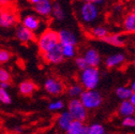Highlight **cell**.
Returning a JSON list of instances; mask_svg holds the SVG:
<instances>
[{"label":"cell","mask_w":135,"mask_h":134,"mask_svg":"<svg viewBox=\"0 0 135 134\" xmlns=\"http://www.w3.org/2000/svg\"><path fill=\"white\" fill-rule=\"evenodd\" d=\"M83 56L86 61L87 65L90 66V67H99L101 64L100 54L95 48H92V47L87 48L84 51Z\"/></svg>","instance_id":"9"},{"label":"cell","mask_w":135,"mask_h":134,"mask_svg":"<svg viewBox=\"0 0 135 134\" xmlns=\"http://www.w3.org/2000/svg\"><path fill=\"white\" fill-rule=\"evenodd\" d=\"M88 33L92 38L101 40L109 34V30H108L105 26H103V25H95V26H93V27L89 28Z\"/></svg>","instance_id":"20"},{"label":"cell","mask_w":135,"mask_h":134,"mask_svg":"<svg viewBox=\"0 0 135 134\" xmlns=\"http://www.w3.org/2000/svg\"><path fill=\"white\" fill-rule=\"evenodd\" d=\"M100 71L98 67H90L81 70L80 84L84 89H96L100 82Z\"/></svg>","instance_id":"2"},{"label":"cell","mask_w":135,"mask_h":134,"mask_svg":"<svg viewBox=\"0 0 135 134\" xmlns=\"http://www.w3.org/2000/svg\"><path fill=\"white\" fill-rule=\"evenodd\" d=\"M16 37L22 43H28L30 41H33L35 40L34 32L23 26V25L18 26L16 30Z\"/></svg>","instance_id":"14"},{"label":"cell","mask_w":135,"mask_h":134,"mask_svg":"<svg viewBox=\"0 0 135 134\" xmlns=\"http://www.w3.org/2000/svg\"><path fill=\"white\" fill-rule=\"evenodd\" d=\"M75 65L76 67L78 68L80 70H83L84 69H85V68L88 67V65H87L86 61H85V59L84 58V56H77L75 58Z\"/></svg>","instance_id":"32"},{"label":"cell","mask_w":135,"mask_h":134,"mask_svg":"<svg viewBox=\"0 0 135 134\" xmlns=\"http://www.w3.org/2000/svg\"><path fill=\"white\" fill-rule=\"evenodd\" d=\"M17 23V17L12 11H2L0 13V27L11 28Z\"/></svg>","instance_id":"11"},{"label":"cell","mask_w":135,"mask_h":134,"mask_svg":"<svg viewBox=\"0 0 135 134\" xmlns=\"http://www.w3.org/2000/svg\"><path fill=\"white\" fill-rule=\"evenodd\" d=\"M73 120V117L71 116L69 111H64L62 112L60 114L57 116L56 118V125L58 128L62 131H66L70 125V123Z\"/></svg>","instance_id":"15"},{"label":"cell","mask_w":135,"mask_h":134,"mask_svg":"<svg viewBox=\"0 0 135 134\" xmlns=\"http://www.w3.org/2000/svg\"><path fill=\"white\" fill-rule=\"evenodd\" d=\"M122 126L125 127V128H135V116L134 115H129V116L123 117Z\"/></svg>","instance_id":"28"},{"label":"cell","mask_w":135,"mask_h":134,"mask_svg":"<svg viewBox=\"0 0 135 134\" xmlns=\"http://www.w3.org/2000/svg\"><path fill=\"white\" fill-rule=\"evenodd\" d=\"M28 1H29L30 4H32V5L34 6V5L37 4V3H38V1H40V0H28Z\"/></svg>","instance_id":"39"},{"label":"cell","mask_w":135,"mask_h":134,"mask_svg":"<svg viewBox=\"0 0 135 134\" xmlns=\"http://www.w3.org/2000/svg\"><path fill=\"white\" fill-rule=\"evenodd\" d=\"M11 58V54L5 49H0V65L6 64Z\"/></svg>","instance_id":"30"},{"label":"cell","mask_w":135,"mask_h":134,"mask_svg":"<svg viewBox=\"0 0 135 134\" xmlns=\"http://www.w3.org/2000/svg\"><path fill=\"white\" fill-rule=\"evenodd\" d=\"M43 58L46 61L47 63L53 64V65H56V64H60L63 62L64 58L63 54L61 51V45L58 44L54 48L50 49L49 51L45 52L44 54H42Z\"/></svg>","instance_id":"6"},{"label":"cell","mask_w":135,"mask_h":134,"mask_svg":"<svg viewBox=\"0 0 135 134\" xmlns=\"http://www.w3.org/2000/svg\"><path fill=\"white\" fill-rule=\"evenodd\" d=\"M0 87L5 88V89H8V88L9 87V83H7V82L0 83Z\"/></svg>","instance_id":"35"},{"label":"cell","mask_w":135,"mask_h":134,"mask_svg":"<svg viewBox=\"0 0 135 134\" xmlns=\"http://www.w3.org/2000/svg\"><path fill=\"white\" fill-rule=\"evenodd\" d=\"M0 101L4 104H9L11 103V98L8 93L7 89L0 87Z\"/></svg>","instance_id":"29"},{"label":"cell","mask_w":135,"mask_h":134,"mask_svg":"<svg viewBox=\"0 0 135 134\" xmlns=\"http://www.w3.org/2000/svg\"><path fill=\"white\" fill-rule=\"evenodd\" d=\"M44 89L52 96H59L64 92L65 87L61 81L55 78H48L44 82Z\"/></svg>","instance_id":"7"},{"label":"cell","mask_w":135,"mask_h":134,"mask_svg":"<svg viewBox=\"0 0 135 134\" xmlns=\"http://www.w3.org/2000/svg\"><path fill=\"white\" fill-rule=\"evenodd\" d=\"M53 8V3L51 0H40L34 5V9L38 15L42 17H48L51 15Z\"/></svg>","instance_id":"12"},{"label":"cell","mask_w":135,"mask_h":134,"mask_svg":"<svg viewBox=\"0 0 135 134\" xmlns=\"http://www.w3.org/2000/svg\"><path fill=\"white\" fill-rule=\"evenodd\" d=\"M102 41L114 47H123L126 43V39L122 34H108L105 38L102 39Z\"/></svg>","instance_id":"16"},{"label":"cell","mask_w":135,"mask_h":134,"mask_svg":"<svg viewBox=\"0 0 135 134\" xmlns=\"http://www.w3.org/2000/svg\"><path fill=\"white\" fill-rule=\"evenodd\" d=\"M79 1H85V2H95L96 0H79Z\"/></svg>","instance_id":"40"},{"label":"cell","mask_w":135,"mask_h":134,"mask_svg":"<svg viewBox=\"0 0 135 134\" xmlns=\"http://www.w3.org/2000/svg\"><path fill=\"white\" fill-rule=\"evenodd\" d=\"M84 87L82 86L81 84H71L70 87L68 88V95L70 98L71 99H76V98H79L81 96V94L84 91Z\"/></svg>","instance_id":"24"},{"label":"cell","mask_w":135,"mask_h":134,"mask_svg":"<svg viewBox=\"0 0 135 134\" xmlns=\"http://www.w3.org/2000/svg\"><path fill=\"white\" fill-rule=\"evenodd\" d=\"M132 63H133V65H134V67H135V57L133 58V61H132Z\"/></svg>","instance_id":"41"},{"label":"cell","mask_w":135,"mask_h":134,"mask_svg":"<svg viewBox=\"0 0 135 134\" xmlns=\"http://www.w3.org/2000/svg\"><path fill=\"white\" fill-rule=\"evenodd\" d=\"M68 111L71 114L73 119L84 122L87 119V111L88 110L83 105L79 98L71 99L68 103Z\"/></svg>","instance_id":"5"},{"label":"cell","mask_w":135,"mask_h":134,"mask_svg":"<svg viewBox=\"0 0 135 134\" xmlns=\"http://www.w3.org/2000/svg\"><path fill=\"white\" fill-rule=\"evenodd\" d=\"M106 130L101 124L94 123L87 126V134H104Z\"/></svg>","instance_id":"26"},{"label":"cell","mask_w":135,"mask_h":134,"mask_svg":"<svg viewBox=\"0 0 135 134\" xmlns=\"http://www.w3.org/2000/svg\"><path fill=\"white\" fill-rule=\"evenodd\" d=\"M64 58H73L77 55L76 45L73 44H60Z\"/></svg>","instance_id":"23"},{"label":"cell","mask_w":135,"mask_h":134,"mask_svg":"<svg viewBox=\"0 0 135 134\" xmlns=\"http://www.w3.org/2000/svg\"><path fill=\"white\" fill-rule=\"evenodd\" d=\"M11 80V76L9 74L8 70H6L5 69L3 68H0V83H3V82H7V83H9Z\"/></svg>","instance_id":"31"},{"label":"cell","mask_w":135,"mask_h":134,"mask_svg":"<svg viewBox=\"0 0 135 134\" xmlns=\"http://www.w3.org/2000/svg\"><path fill=\"white\" fill-rule=\"evenodd\" d=\"M94 3H95V4H97L98 6L101 7V6H103V5L106 3V0H96Z\"/></svg>","instance_id":"34"},{"label":"cell","mask_w":135,"mask_h":134,"mask_svg":"<svg viewBox=\"0 0 135 134\" xmlns=\"http://www.w3.org/2000/svg\"><path fill=\"white\" fill-rule=\"evenodd\" d=\"M66 132L69 134H87V126L84 122L73 119Z\"/></svg>","instance_id":"18"},{"label":"cell","mask_w":135,"mask_h":134,"mask_svg":"<svg viewBox=\"0 0 135 134\" xmlns=\"http://www.w3.org/2000/svg\"><path fill=\"white\" fill-rule=\"evenodd\" d=\"M79 99L87 110L98 109L103 101L102 95L96 89H84L79 97Z\"/></svg>","instance_id":"3"},{"label":"cell","mask_w":135,"mask_h":134,"mask_svg":"<svg viewBox=\"0 0 135 134\" xmlns=\"http://www.w3.org/2000/svg\"><path fill=\"white\" fill-rule=\"evenodd\" d=\"M59 44H73L77 45L79 42L78 36L70 28H62L58 32Z\"/></svg>","instance_id":"8"},{"label":"cell","mask_w":135,"mask_h":134,"mask_svg":"<svg viewBox=\"0 0 135 134\" xmlns=\"http://www.w3.org/2000/svg\"><path fill=\"white\" fill-rule=\"evenodd\" d=\"M74 11L79 23L87 29L100 23L102 18L100 7L94 2L77 0L74 3Z\"/></svg>","instance_id":"1"},{"label":"cell","mask_w":135,"mask_h":134,"mask_svg":"<svg viewBox=\"0 0 135 134\" xmlns=\"http://www.w3.org/2000/svg\"><path fill=\"white\" fill-rule=\"evenodd\" d=\"M114 11H122V6H120V5H117V6H115V7H114Z\"/></svg>","instance_id":"38"},{"label":"cell","mask_w":135,"mask_h":134,"mask_svg":"<svg viewBox=\"0 0 135 134\" xmlns=\"http://www.w3.org/2000/svg\"><path fill=\"white\" fill-rule=\"evenodd\" d=\"M58 33L55 30L51 29V28H48V29L42 32L38 40V46L41 55L47 52V51H49L50 49L58 45Z\"/></svg>","instance_id":"4"},{"label":"cell","mask_w":135,"mask_h":134,"mask_svg":"<svg viewBox=\"0 0 135 134\" xmlns=\"http://www.w3.org/2000/svg\"><path fill=\"white\" fill-rule=\"evenodd\" d=\"M129 100L132 103L133 106H135V92H132V94H131V97H129Z\"/></svg>","instance_id":"33"},{"label":"cell","mask_w":135,"mask_h":134,"mask_svg":"<svg viewBox=\"0 0 135 134\" xmlns=\"http://www.w3.org/2000/svg\"><path fill=\"white\" fill-rule=\"evenodd\" d=\"M129 88L131 89L132 92H135V80L133 81V82H131V85H129Z\"/></svg>","instance_id":"37"},{"label":"cell","mask_w":135,"mask_h":134,"mask_svg":"<svg viewBox=\"0 0 135 134\" xmlns=\"http://www.w3.org/2000/svg\"><path fill=\"white\" fill-rule=\"evenodd\" d=\"M126 59L127 57L124 52H115L106 57L104 60V64L108 69H114V68H118L124 65Z\"/></svg>","instance_id":"10"},{"label":"cell","mask_w":135,"mask_h":134,"mask_svg":"<svg viewBox=\"0 0 135 134\" xmlns=\"http://www.w3.org/2000/svg\"><path fill=\"white\" fill-rule=\"evenodd\" d=\"M65 107V103L63 100L57 99V100H54L48 105V109L51 112H58L64 109Z\"/></svg>","instance_id":"27"},{"label":"cell","mask_w":135,"mask_h":134,"mask_svg":"<svg viewBox=\"0 0 135 134\" xmlns=\"http://www.w3.org/2000/svg\"><path fill=\"white\" fill-rule=\"evenodd\" d=\"M131 94H132V91L129 88V86H119V87L116 88L115 90L116 97L121 100L129 99Z\"/></svg>","instance_id":"25"},{"label":"cell","mask_w":135,"mask_h":134,"mask_svg":"<svg viewBox=\"0 0 135 134\" xmlns=\"http://www.w3.org/2000/svg\"><path fill=\"white\" fill-rule=\"evenodd\" d=\"M118 114L122 116V117H126V116H129V115H134L135 106H133L132 103L129 99L121 100L119 108H118Z\"/></svg>","instance_id":"19"},{"label":"cell","mask_w":135,"mask_h":134,"mask_svg":"<svg viewBox=\"0 0 135 134\" xmlns=\"http://www.w3.org/2000/svg\"><path fill=\"white\" fill-rule=\"evenodd\" d=\"M22 23H23V26L31 30L32 32L38 31L40 28V26H41V21L34 14L25 15L23 17V21H22Z\"/></svg>","instance_id":"13"},{"label":"cell","mask_w":135,"mask_h":134,"mask_svg":"<svg viewBox=\"0 0 135 134\" xmlns=\"http://www.w3.org/2000/svg\"><path fill=\"white\" fill-rule=\"evenodd\" d=\"M37 89L36 84L30 80H25L19 84V91L23 96H30Z\"/></svg>","instance_id":"21"},{"label":"cell","mask_w":135,"mask_h":134,"mask_svg":"<svg viewBox=\"0 0 135 134\" xmlns=\"http://www.w3.org/2000/svg\"><path fill=\"white\" fill-rule=\"evenodd\" d=\"M9 1H11V0H0V6L1 7L7 6V5H8Z\"/></svg>","instance_id":"36"},{"label":"cell","mask_w":135,"mask_h":134,"mask_svg":"<svg viewBox=\"0 0 135 134\" xmlns=\"http://www.w3.org/2000/svg\"><path fill=\"white\" fill-rule=\"evenodd\" d=\"M51 15L53 17L54 19L56 20V21H63L66 18V11L65 8H63L60 3L55 2L53 4V8H52V12H51Z\"/></svg>","instance_id":"22"},{"label":"cell","mask_w":135,"mask_h":134,"mask_svg":"<svg viewBox=\"0 0 135 134\" xmlns=\"http://www.w3.org/2000/svg\"><path fill=\"white\" fill-rule=\"evenodd\" d=\"M122 27L126 33L135 34V11H131L125 16Z\"/></svg>","instance_id":"17"}]
</instances>
